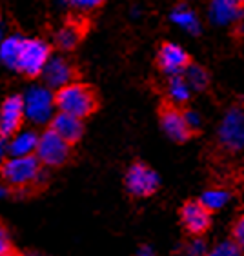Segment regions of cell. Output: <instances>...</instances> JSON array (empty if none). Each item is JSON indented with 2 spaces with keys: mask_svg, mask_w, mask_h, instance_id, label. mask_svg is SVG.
Instances as JSON below:
<instances>
[{
  "mask_svg": "<svg viewBox=\"0 0 244 256\" xmlns=\"http://www.w3.org/2000/svg\"><path fill=\"white\" fill-rule=\"evenodd\" d=\"M51 56L48 42L42 38H26L20 34H6L0 40V62L6 68L26 76H40Z\"/></svg>",
  "mask_w": 244,
  "mask_h": 256,
  "instance_id": "6da1fadb",
  "label": "cell"
},
{
  "mask_svg": "<svg viewBox=\"0 0 244 256\" xmlns=\"http://www.w3.org/2000/svg\"><path fill=\"white\" fill-rule=\"evenodd\" d=\"M0 180L13 191H31L44 180V166L35 154L30 156H8L0 168Z\"/></svg>",
  "mask_w": 244,
  "mask_h": 256,
  "instance_id": "7a4b0ae2",
  "label": "cell"
},
{
  "mask_svg": "<svg viewBox=\"0 0 244 256\" xmlns=\"http://www.w3.org/2000/svg\"><path fill=\"white\" fill-rule=\"evenodd\" d=\"M57 111L73 114L77 118L84 120L93 114L99 108L97 93L88 84L82 82H71L64 88L57 89L55 93Z\"/></svg>",
  "mask_w": 244,
  "mask_h": 256,
  "instance_id": "3957f363",
  "label": "cell"
},
{
  "mask_svg": "<svg viewBox=\"0 0 244 256\" xmlns=\"http://www.w3.org/2000/svg\"><path fill=\"white\" fill-rule=\"evenodd\" d=\"M24 111L26 120H30L35 126H44L50 124L53 114L57 113L55 109V93L48 86H31L28 88L24 94Z\"/></svg>",
  "mask_w": 244,
  "mask_h": 256,
  "instance_id": "277c9868",
  "label": "cell"
},
{
  "mask_svg": "<svg viewBox=\"0 0 244 256\" xmlns=\"http://www.w3.org/2000/svg\"><path fill=\"white\" fill-rule=\"evenodd\" d=\"M70 154L71 144L66 142L62 136H59L51 128L39 134L35 156L39 158L44 168H60V166H64L70 160Z\"/></svg>",
  "mask_w": 244,
  "mask_h": 256,
  "instance_id": "5b68a950",
  "label": "cell"
},
{
  "mask_svg": "<svg viewBox=\"0 0 244 256\" xmlns=\"http://www.w3.org/2000/svg\"><path fill=\"white\" fill-rule=\"evenodd\" d=\"M219 144L228 151L244 149V109L229 108L217 129Z\"/></svg>",
  "mask_w": 244,
  "mask_h": 256,
  "instance_id": "8992f818",
  "label": "cell"
},
{
  "mask_svg": "<svg viewBox=\"0 0 244 256\" xmlns=\"http://www.w3.org/2000/svg\"><path fill=\"white\" fill-rule=\"evenodd\" d=\"M124 184L130 194H133L137 198H146V196H151L153 192H157V189L160 186V180H159V174L151 168H148L146 164L135 162L126 171Z\"/></svg>",
  "mask_w": 244,
  "mask_h": 256,
  "instance_id": "52a82bcc",
  "label": "cell"
},
{
  "mask_svg": "<svg viewBox=\"0 0 244 256\" xmlns=\"http://www.w3.org/2000/svg\"><path fill=\"white\" fill-rule=\"evenodd\" d=\"M180 224L191 236H202L211 226V212L206 209L200 200H188L179 211Z\"/></svg>",
  "mask_w": 244,
  "mask_h": 256,
  "instance_id": "ba28073f",
  "label": "cell"
},
{
  "mask_svg": "<svg viewBox=\"0 0 244 256\" xmlns=\"http://www.w3.org/2000/svg\"><path fill=\"white\" fill-rule=\"evenodd\" d=\"M159 118H160V128H162V131H164L166 136H168L169 140H173V142L182 144L193 134V131L189 129L188 122H186L184 111H180L173 104L168 102L164 108L160 109Z\"/></svg>",
  "mask_w": 244,
  "mask_h": 256,
  "instance_id": "9c48e42d",
  "label": "cell"
},
{
  "mask_svg": "<svg viewBox=\"0 0 244 256\" xmlns=\"http://www.w3.org/2000/svg\"><path fill=\"white\" fill-rule=\"evenodd\" d=\"M26 120L24 98L20 94H11L2 102L0 108V136L10 138L22 129Z\"/></svg>",
  "mask_w": 244,
  "mask_h": 256,
  "instance_id": "30bf717a",
  "label": "cell"
},
{
  "mask_svg": "<svg viewBox=\"0 0 244 256\" xmlns=\"http://www.w3.org/2000/svg\"><path fill=\"white\" fill-rule=\"evenodd\" d=\"M208 18L220 28L240 24L244 20V0H209Z\"/></svg>",
  "mask_w": 244,
  "mask_h": 256,
  "instance_id": "8fae6325",
  "label": "cell"
},
{
  "mask_svg": "<svg viewBox=\"0 0 244 256\" xmlns=\"http://www.w3.org/2000/svg\"><path fill=\"white\" fill-rule=\"evenodd\" d=\"M44 78V84L50 89H60L64 86L75 82V68L66 56L51 54L48 64L44 66V71L40 74Z\"/></svg>",
  "mask_w": 244,
  "mask_h": 256,
  "instance_id": "7c38bea8",
  "label": "cell"
},
{
  "mask_svg": "<svg viewBox=\"0 0 244 256\" xmlns=\"http://www.w3.org/2000/svg\"><path fill=\"white\" fill-rule=\"evenodd\" d=\"M157 66L164 74H182L184 69L189 66V54L184 48H180L175 42H164L157 53Z\"/></svg>",
  "mask_w": 244,
  "mask_h": 256,
  "instance_id": "4fadbf2b",
  "label": "cell"
},
{
  "mask_svg": "<svg viewBox=\"0 0 244 256\" xmlns=\"http://www.w3.org/2000/svg\"><path fill=\"white\" fill-rule=\"evenodd\" d=\"M50 128L70 144L79 142L80 138H82V134H84V124H82V120L73 116V114L62 113V111H57L53 114Z\"/></svg>",
  "mask_w": 244,
  "mask_h": 256,
  "instance_id": "5bb4252c",
  "label": "cell"
},
{
  "mask_svg": "<svg viewBox=\"0 0 244 256\" xmlns=\"http://www.w3.org/2000/svg\"><path fill=\"white\" fill-rule=\"evenodd\" d=\"M39 134L33 129H20L13 136L8 138V153L10 156H30L35 154Z\"/></svg>",
  "mask_w": 244,
  "mask_h": 256,
  "instance_id": "9a60e30c",
  "label": "cell"
},
{
  "mask_svg": "<svg viewBox=\"0 0 244 256\" xmlns=\"http://www.w3.org/2000/svg\"><path fill=\"white\" fill-rule=\"evenodd\" d=\"M169 20L171 24L177 26L179 30L186 31L189 34H199L200 33V18L189 6L179 4L175 6L171 13H169Z\"/></svg>",
  "mask_w": 244,
  "mask_h": 256,
  "instance_id": "2e32d148",
  "label": "cell"
},
{
  "mask_svg": "<svg viewBox=\"0 0 244 256\" xmlns=\"http://www.w3.org/2000/svg\"><path fill=\"white\" fill-rule=\"evenodd\" d=\"M191 88L188 86L186 78L182 74H173V76H168V82H166V96H168V102L173 104V106H182V104L189 102L191 98Z\"/></svg>",
  "mask_w": 244,
  "mask_h": 256,
  "instance_id": "e0dca14e",
  "label": "cell"
},
{
  "mask_svg": "<svg viewBox=\"0 0 244 256\" xmlns=\"http://www.w3.org/2000/svg\"><path fill=\"white\" fill-rule=\"evenodd\" d=\"M182 76L186 78V82H188V86L191 88V91H204L209 84L208 71L199 64H191V62H189V66L184 69Z\"/></svg>",
  "mask_w": 244,
  "mask_h": 256,
  "instance_id": "ac0fdd59",
  "label": "cell"
},
{
  "mask_svg": "<svg viewBox=\"0 0 244 256\" xmlns=\"http://www.w3.org/2000/svg\"><path fill=\"white\" fill-rule=\"evenodd\" d=\"M79 42H80V30L73 24L62 26L55 33V44L59 46L60 50L70 51V50H73Z\"/></svg>",
  "mask_w": 244,
  "mask_h": 256,
  "instance_id": "d6986e66",
  "label": "cell"
},
{
  "mask_svg": "<svg viewBox=\"0 0 244 256\" xmlns=\"http://www.w3.org/2000/svg\"><path fill=\"white\" fill-rule=\"evenodd\" d=\"M199 200L209 212H213V211L222 209V207L228 204L229 194H228V191H224V189H208V191H204L202 194H200Z\"/></svg>",
  "mask_w": 244,
  "mask_h": 256,
  "instance_id": "ffe728a7",
  "label": "cell"
},
{
  "mask_svg": "<svg viewBox=\"0 0 244 256\" xmlns=\"http://www.w3.org/2000/svg\"><path fill=\"white\" fill-rule=\"evenodd\" d=\"M204 256H244V251L233 240H226L217 244L213 249L206 251Z\"/></svg>",
  "mask_w": 244,
  "mask_h": 256,
  "instance_id": "44dd1931",
  "label": "cell"
},
{
  "mask_svg": "<svg viewBox=\"0 0 244 256\" xmlns=\"http://www.w3.org/2000/svg\"><path fill=\"white\" fill-rule=\"evenodd\" d=\"M0 256H24L15 249V246H13V242L10 238V232H8V229H6V226L2 222H0Z\"/></svg>",
  "mask_w": 244,
  "mask_h": 256,
  "instance_id": "7402d4cb",
  "label": "cell"
},
{
  "mask_svg": "<svg viewBox=\"0 0 244 256\" xmlns=\"http://www.w3.org/2000/svg\"><path fill=\"white\" fill-rule=\"evenodd\" d=\"M104 2L106 0H64L66 6H70V8H73L77 11H93Z\"/></svg>",
  "mask_w": 244,
  "mask_h": 256,
  "instance_id": "603a6c76",
  "label": "cell"
},
{
  "mask_svg": "<svg viewBox=\"0 0 244 256\" xmlns=\"http://www.w3.org/2000/svg\"><path fill=\"white\" fill-rule=\"evenodd\" d=\"M182 254L184 256H204L206 254V244L202 240H199V236H193V240L184 246Z\"/></svg>",
  "mask_w": 244,
  "mask_h": 256,
  "instance_id": "cb8c5ba5",
  "label": "cell"
},
{
  "mask_svg": "<svg viewBox=\"0 0 244 256\" xmlns=\"http://www.w3.org/2000/svg\"><path fill=\"white\" fill-rule=\"evenodd\" d=\"M231 240L244 251V214H240L231 227Z\"/></svg>",
  "mask_w": 244,
  "mask_h": 256,
  "instance_id": "d4e9b609",
  "label": "cell"
},
{
  "mask_svg": "<svg viewBox=\"0 0 244 256\" xmlns=\"http://www.w3.org/2000/svg\"><path fill=\"white\" fill-rule=\"evenodd\" d=\"M184 116H186V122H188L189 129H191V131L195 133V131L200 128V116H199V113H195L193 109H186Z\"/></svg>",
  "mask_w": 244,
  "mask_h": 256,
  "instance_id": "484cf974",
  "label": "cell"
},
{
  "mask_svg": "<svg viewBox=\"0 0 244 256\" xmlns=\"http://www.w3.org/2000/svg\"><path fill=\"white\" fill-rule=\"evenodd\" d=\"M8 156H10V153H8V138L0 136V168L4 166Z\"/></svg>",
  "mask_w": 244,
  "mask_h": 256,
  "instance_id": "4316f807",
  "label": "cell"
},
{
  "mask_svg": "<svg viewBox=\"0 0 244 256\" xmlns=\"http://www.w3.org/2000/svg\"><path fill=\"white\" fill-rule=\"evenodd\" d=\"M6 36V28H4V20H2V16H0V40Z\"/></svg>",
  "mask_w": 244,
  "mask_h": 256,
  "instance_id": "83f0119b",
  "label": "cell"
},
{
  "mask_svg": "<svg viewBox=\"0 0 244 256\" xmlns=\"http://www.w3.org/2000/svg\"><path fill=\"white\" fill-rule=\"evenodd\" d=\"M6 192H8V188H6V186H4V182H2V180H0V198L4 196Z\"/></svg>",
  "mask_w": 244,
  "mask_h": 256,
  "instance_id": "f1b7e54d",
  "label": "cell"
},
{
  "mask_svg": "<svg viewBox=\"0 0 244 256\" xmlns=\"http://www.w3.org/2000/svg\"><path fill=\"white\" fill-rule=\"evenodd\" d=\"M140 256H151V252H148V251H142V252H140Z\"/></svg>",
  "mask_w": 244,
  "mask_h": 256,
  "instance_id": "f546056e",
  "label": "cell"
},
{
  "mask_svg": "<svg viewBox=\"0 0 244 256\" xmlns=\"http://www.w3.org/2000/svg\"><path fill=\"white\" fill-rule=\"evenodd\" d=\"M240 31H242V34H244V20L240 22Z\"/></svg>",
  "mask_w": 244,
  "mask_h": 256,
  "instance_id": "4dcf8cb0",
  "label": "cell"
}]
</instances>
